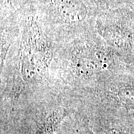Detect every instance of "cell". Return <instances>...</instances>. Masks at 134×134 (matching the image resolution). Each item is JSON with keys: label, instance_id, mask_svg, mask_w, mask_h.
I'll use <instances>...</instances> for the list:
<instances>
[{"label": "cell", "instance_id": "1", "mask_svg": "<svg viewBox=\"0 0 134 134\" xmlns=\"http://www.w3.org/2000/svg\"><path fill=\"white\" fill-rule=\"evenodd\" d=\"M77 134H94L92 131H90L88 128H85L83 130H81V131H78Z\"/></svg>", "mask_w": 134, "mask_h": 134}]
</instances>
